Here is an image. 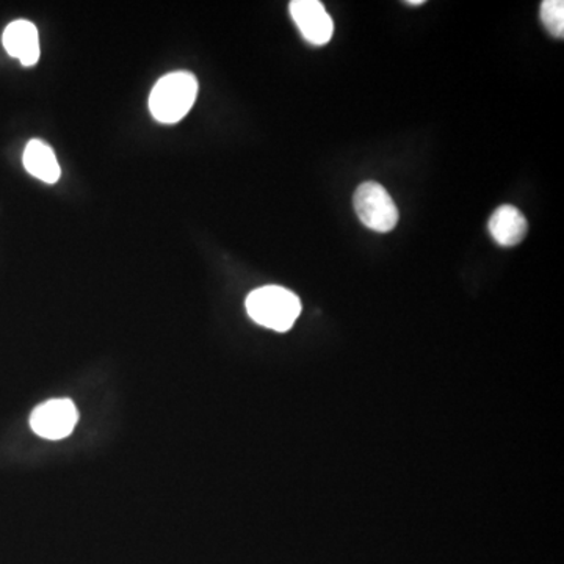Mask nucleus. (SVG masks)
I'll return each instance as SVG.
<instances>
[{
  "mask_svg": "<svg viewBox=\"0 0 564 564\" xmlns=\"http://www.w3.org/2000/svg\"><path fill=\"white\" fill-rule=\"evenodd\" d=\"M248 315L256 324L285 332L302 313V303L295 293L280 285H266L251 292L247 298Z\"/></svg>",
  "mask_w": 564,
  "mask_h": 564,
  "instance_id": "2",
  "label": "nucleus"
},
{
  "mask_svg": "<svg viewBox=\"0 0 564 564\" xmlns=\"http://www.w3.org/2000/svg\"><path fill=\"white\" fill-rule=\"evenodd\" d=\"M291 14L303 38L314 46H325L335 35V22L318 0H293Z\"/></svg>",
  "mask_w": 564,
  "mask_h": 564,
  "instance_id": "5",
  "label": "nucleus"
},
{
  "mask_svg": "<svg viewBox=\"0 0 564 564\" xmlns=\"http://www.w3.org/2000/svg\"><path fill=\"white\" fill-rule=\"evenodd\" d=\"M77 422H79V413L69 398H55L43 403L31 416L32 430L50 441L68 438Z\"/></svg>",
  "mask_w": 564,
  "mask_h": 564,
  "instance_id": "4",
  "label": "nucleus"
},
{
  "mask_svg": "<svg viewBox=\"0 0 564 564\" xmlns=\"http://www.w3.org/2000/svg\"><path fill=\"white\" fill-rule=\"evenodd\" d=\"M196 97L198 80L192 72H171L153 88L149 110L154 119L160 123L174 124L192 110Z\"/></svg>",
  "mask_w": 564,
  "mask_h": 564,
  "instance_id": "1",
  "label": "nucleus"
},
{
  "mask_svg": "<svg viewBox=\"0 0 564 564\" xmlns=\"http://www.w3.org/2000/svg\"><path fill=\"white\" fill-rule=\"evenodd\" d=\"M541 20L555 38L564 36V2L563 0H545L541 5Z\"/></svg>",
  "mask_w": 564,
  "mask_h": 564,
  "instance_id": "9",
  "label": "nucleus"
},
{
  "mask_svg": "<svg viewBox=\"0 0 564 564\" xmlns=\"http://www.w3.org/2000/svg\"><path fill=\"white\" fill-rule=\"evenodd\" d=\"M488 229L500 247H515L526 239L529 223L518 207L505 204L490 215Z\"/></svg>",
  "mask_w": 564,
  "mask_h": 564,
  "instance_id": "7",
  "label": "nucleus"
},
{
  "mask_svg": "<svg viewBox=\"0 0 564 564\" xmlns=\"http://www.w3.org/2000/svg\"><path fill=\"white\" fill-rule=\"evenodd\" d=\"M3 47L22 66H33L40 60L38 29L27 20H16L7 25L2 35Z\"/></svg>",
  "mask_w": 564,
  "mask_h": 564,
  "instance_id": "6",
  "label": "nucleus"
},
{
  "mask_svg": "<svg viewBox=\"0 0 564 564\" xmlns=\"http://www.w3.org/2000/svg\"><path fill=\"white\" fill-rule=\"evenodd\" d=\"M408 5H424V0H408Z\"/></svg>",
  "mask_w": 564,
  "mask_h": 564,
  "instance_id": "10",
  "label": "nucleus"
},
{
  "mask_svg": "<svg viewBox=\"0 0 564 564\" xmlns=\"http://www.w3.org/2000/svg\"><path fill=\"white\" fill-rule=\"evenodd\" d=\"M354 212L362 225L376 233H390L398 223V208L379 182H364L353 198Z\"/></svg>",
  "mask_w": 564,
  "mask_h": 564,
  "instance_id": "3",
  "label": "nucleus"
},
{
  "mask_svg": "<svg viewBox=\"0 0 564 564\" xmlns=\"http://www.w3.org/2000/svg\"><path fill=\"white\" fill-rule=\"evenodd\" d=\"M22 162L29 174L46 184H55L60 179L61 170L57 157H55L53 148L42 140L29 142Z\"/></svg>",
  "mask_w": 564,
  "mask_h": 564,
  "instance_id": "8",
  "label": "nucleus"
}]
</instances>
